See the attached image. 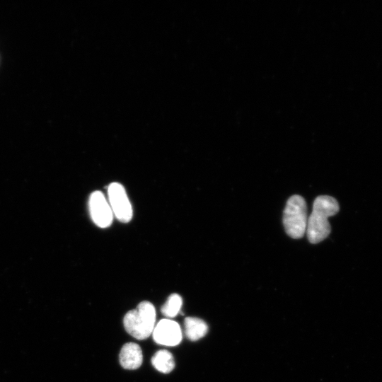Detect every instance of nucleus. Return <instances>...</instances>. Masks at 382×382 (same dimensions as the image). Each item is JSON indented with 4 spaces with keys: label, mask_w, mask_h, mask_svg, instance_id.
Masks as SVG:
<instances>
[{
    "label": "nucleus",
    "mask_w": 382,
    "mask_h": 382,
    "mask_svg": "<svg viewBox=\"0 0 382 382\" xmlns=\"http://www.w3.org/2000/svg\"><path fill=\"white\" fill-rule=\"evenodd\" d=\"M184 325L185 335L192 341L203 337L208 331L207 323L198 318L187 317L185 319Z\"/></svg>",
    "instance_id": "6e6552de"
},
{
    "label": "nucleus",
    "mask_w": 382,
    "mask_h": 382,
    "mask_svg": "<svg viewBox=\"0 0 382 382\" xmlns=\"http://www.w3.org/2000/svg\"><path fill=\"white\" fill-rule=\"evenodd\" d=\"M154 341L159 345L175 346L182 340V331L179 324L170 319H162L153 330Z\"/></svg>",
    "instance_id": "423d86ee"
},
{
    "label": "nucleus",
    "mask_w": 382,
    "mask_h": 382,
    "mask_svg": "<svg viewBox=\"0 0 382 382\" xmlns=\"http://www.w3.org/2000/svg\"><path fill=\"white\" fill-rule=\"evenodd\" d=\"M88 209L93 223L100 228L109 227L113 220V213L104 194L98 190L93 192L88 199Z\"/></svg>",
    "instance_id": "39448f33"
},
{
    "label": "nucleus",
    "mask_w": 382,
    "mask_h": 382,
    "mask_svg": "<svg viewBox=\"0 0 382 382\" xmlns=\"http://www.w3.org/2000/svg\"><path fill=\"white\" fill-rule=\"evenodd\" d=\"M108 200L114 216L122 223L131 221L133 210L125 187L114 182L108 187Z\"/></svg>",
    "instance_id": "20e7f679"
},
{
    "label": "nucleus",
    "mask_w": 382,
    "mask_h": 382,
    "mask_svg": "<svg viewBox=\"0 0 382 382\" xmlns=\"http://www.w3.org/2000/svg\"><path fill=\"white\" fill-rule=\"evenodd\" d=\"M339 209L338 202L332 197L320 195L316 198L307 221L306 234L310 243H318L328 236L331 230L328 218Z\"/></svg>",
    "instance_id": "f257e3e1"
},
{
    "label": "nucleus",
    "mask_w": 382,
    "mask_h": 382,
    "mask_svg": "<svg viewBox=\"0 0 382 382\" xmlns=\"http://www.w3.org/2000/svg\"><path fill=\"white\" fill-rule=\"evenodd\" d=\"M182 304L181 296L178 294H172L161 307V313L166 317L173 318L180 312Z\"/></svg>",
    "instance_id": "9d476101"
},
{
    "label": "nucleus",
    "mask_w": 382,
    "mask_h": 382,
    "mask_svg": "<svg viewBox=\"0 0 382 382\" xmlns=\"http://www.w3.org/2000/svg\"><path fill=\"white\" fill-rule=\"evenodd\" d=\"M143 355L140 347L134 342L123 345L120 353L121 366L129 370L138 369L142 364Z\"/></svg>",
    "instance_id": "0eeeda50"
},
{
    "label": "nucleus",
    "mask_w": 382,
    "mask_h": 382,
    "mask_svg": "<svg viewBox=\"0 0 382 382\" xmlns=\"http://www.w3.org/2000/svg\"><path fill=\"white\" fill-rule=\"evenodd\" d=\"M155 323V308L147 301L141 302L135 309L128 311L123 319L126 331L138 340L149 337L153 332Z\"/></svg>",
    "instance_id": "f03ea898"
},
{
    "label": "nucleus",
    "mask_w": 382,
    "mask_h": 382,
    "mask_svg": "<svg viewBox=\"0 0 382 382\" xmlns=\"http://www.w3.org/2000/svg\"><path fill=\"white\" fill-rule=\"evenodd\" d=\"M152 365L160 372L167 374L175 367V361L172 354L165 349L156 352L151 358Z\"/></svg>",
    "instance_id": "1a4fd4ad"
},
{
    "label": "nucleus",
    "mask_w": 382,
    "mask_h": 382,
    "mask_svg": "<svg viewBox=\"0 0 382 382\" xmlns=\"http://www.w3.org/2000/svg\"><path fill=\"white\" fill-rule=\"evenodd\" d=\"M307 205L299 195L290 197L283 212V224L286 233L292 238H301L306 231Z\"/></svg>",
    "instance_id": "7ed1b4c3"
}]
</instances>
